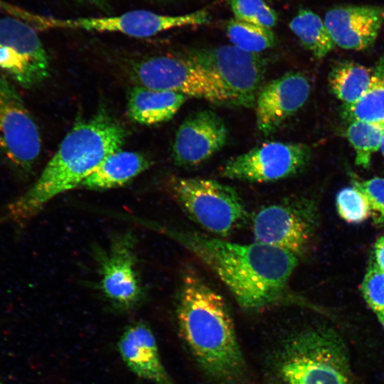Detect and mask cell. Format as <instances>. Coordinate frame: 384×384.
Returning <instances> with one entry per match:
<instances>
[{"label": "cell", "instance_id": "5bb4252c", "mask_svg": "<svg viewBox=\"0 0 384 384\" xmlns=\"http://www.w3.org/2000/svg\"><path fill=\"white\" fill-rule=\"evenodd\" d=\"M228 129L223 119L210 110L193 112L178 127L173 146L178 166L201 164L225 144Z\"/></svg>", "mask_w": 384, "mask_h": 384}, {"label": "cell", "instance_id": "e0dca14e", "mask_svg": "<svg viewBox=\"0 0 384 384\" xmlns=\"http://www.w3.org/2000/svg\"><path fill=\"white\" fill-rule=\"evenodd\" d=\"M117 346L123 361L138 377L155 384H174L162 363L154 335L146 324L129 326Z\"/></svg>", "mask_w": 384, "mask_h": 384}, {"label": "cell", "instance_id": "603a6c76", "mask_svg": "<svg viewBox=\"0 0 384 384\" xmlns=\"http://www.w3.org/2000/svg\"><path fill=\"white\" fill-rule=\"evenodd\" d=\"M226 33L233 45L250 53H258L277 44V37L270 28L237 18L226 23Z\"/></svg>", "mask_w": 384, "mask_h": 384}, {"label": "cell", "instance_id": "30bf717a", "mask_svg": "<svg viewBox=\"0 0 384 384\" xmlns=\"http://www.w3.org/2000/svg\"><path fill=\"white\" fill-rule=\"evenodd\" d=\"M0 70L27 90L48 78V56L33 26L14 17L0 18Z\"/></svg>", "mask_w": 384, "mask_h": 384}, {"label": "cell", "instance_id": "ac0fdd59", "mask_svg": "<svg viewBox=\"0 0 384 384\" xmlns=\"http://www.w3.org/2000/svg\"><path fill=\"white\" fill-rule=\"evenodd\" d=\"M187 98L178 92L137 85L129 92L127 113L133 121L139 124H160L170 120Z\"/></svg>", "mask_w": 384, "mask_h": 384}, {"label": "cell", "instance_id": "83f0119b", "mask_svg": "<svg viewBox=\"0 0 384 384\" xmlns=\"http://www.w3.org/2000/svg\"><path fill=\"white\" fill-rule=\"evenodd\" d=\"M353 186L367 197L375 223H384V178L353 181Z\"/></svg>", "mask_w": 384, "mask_h": 384}, {"label": "cell", "instance_id": "52a82bcc", "mask_svg": "<svg viewBox=\"0 0 384 384\" xmlns=\"http://www.w3.org/2000/svg\"><path fill=\"white\" fill-rule=\"evenodd\" d=\"M317 222L315 202L304 197H289L261 208L252 218V231L256 242L300 259L311 244Z\"/></svg>", "mask_w": 384, "mask_h": 384}, {"label": "cell", "instance_id": "4dcf8cb0", "mask_svg": "<svg viewBox=\"0 0 384 384\" xmlns=\"http://www.w3.org/2000/svg\"><path fill=\"white\" fill-rule=\"evenodd\" d=\"M380 149L381 150L382 154L384 157V124L383 126V132H382V137H381V142L380 145Z\"/></svg>", "mask_w": 384, "mask_h": 384}, {"label": "cell", "instance_id": "44dd1931", "mask_svg": "<svg viewBox=\"0 0 384 384\" xmlns=\"http://www.w3.org/2000/svg\"><path fill=\"white\" fill-rule=\"evenodd\" d=\"M289 26L302 44L317 58H324L336 46L324 20L310 10H299Z\"/></svg>", "mask_w": 384, "mask_h": 384}, {"label": "cell", "instance_id": "9c48e42d", "mask_svg": "<svg viewBox=\"0 0 384 384\" xmlns=\"http://www.w3.org/2000/svg\"><path fill=\"white\" fill-rule=\"evenodd\" d=\"M185 52L220 79L231 96L233 105L244 107L255 105L267 66L262 56L244 51L233 45Z\"/></svg>", "mask_w": 384, "mask_h": 384}, {"label": "cell", "instance_id": "f546056e", "mask_svg": "<svg viewBox=\"0 0 384 384\" xmlns=\"http://www.w3.org/2000/svg\"><path fill=\"white\" fill-rule=\"evenodd\" d=\"M80 3H86L94 6L102 11H107L110 9L109 0H74Z\"/></svg>", "mask_w": 384, "mask_h": 384}, {"label": "cell", "instance_id": "277c9868", "mask_svg": "<svg viewBox=\"0 0 384 384\" xmlns=\"http://www.w3.org/2000/svg\"><path fill=\"white\" fill-rule=\"evenodd\" d=\"M267 371L273 384H356L346 344L326 326L286 336L270 354Z\"/></svg>", "mask_w": 384, "mask_h": 384}, {"label": "cell", "instance_id": "7402d4cb", "mask_svg": "<svg viewBox=\"0 0 384 384\" xmlns=\"http://www.w3.org/2000/svg\"><path fill=\"white\" fill-rule=\"evenodd\" d=\"M351 121L384 124V70L374 72L368 88L354 103L344 106Z\"/></svg>", "mask_w": 384, "mask_h": 384}, {"label": "cell", "instance_id": "7a4b0ae2", "mask_svg": "<svg viewBox=\"0 0 384 384\" xmlns=\"http://www.w3.org/2000/svg\"><path fill=\"white\" fill-rule=\"evenodd\" d=\"M178 331L213 384H247L249 373L224 298L196 272L183 277L176 309Z\"/></svg>", "mask_w": 384, "mask_h": 384}, {"label": "cell", "instance_id": "1f68e13d", "mask_svg": "<svg viewBox=\"0 0 384 384\" xmlns=\"http://www.w3.org/2000/svg\"><path fill=\"white\" fill-rule=\"evenodd\" d=\"M155 1H174V0H155Z\"/></svg>", "mask_w": 384, "mask_h": 384}, {"label": "cell", "instance_id": "2e32d148", "mask_svg": "<svg viewBox=\"0 0 384 384\" xmlns=\"http://www.w3.org/2000/svg\"><path fill=\"white\" fill-rule=\"evenodd\" d=\"M324 21L336 46L361 50L370 47L377 38L384 9L369 5L341 6L327 11Z\"/></svg>", "mask_w": 384, "mask_h": 384}, {"label": "cell", "instance_id": "d6a6232c", "mask_svg": "<svg viewBox=\"0 0 384 384\" xmlns=\"http://www.w3.org/2000/svg\"><path fill=\"white\" fill-rule=\"evenodd\" d=\"M0 384H1V382H0Z\"/></svg>", "mask_w": 384, "mask_h": 384}, {"label": "cell", "instance_id": "5b68a950", "mask_svg": "<svg viewBox=\"0 0 384 384\" xmlns=\"http://www.w3.org/2000/svg\"><path fill=\"white\" fill-rule=\"evenodd\" d=\"M170 192L190 219L216 237L230 235L249 218L236 190L215 180L174 178Z\"/></svg>", "mask_w": 384, "mask_h": 384}, {"label": "cell", "instance_id": "4fadbf2b", "mask_svg": "<svg viewBox=\"0 0 384 384\" xmlns=\"http://www.w3.org/2000/svg\"><path fill=\"white\" fill-rule=\"evenodd\" d=\"M134 245L133 237L127 234L99 254L100 289L110 302L121 310L134 308L143 295Z\"/></svg>", "mask_w": 384, "mask_h": 384}, {"label": "cell", "instance_id": "9a60e30c", "mask_svg": "<svg viewBox=\"0 0 384 384\" xmlns=\"http://www.w3.org/2000/svg\"><path fill=\"white\" fill-rule=\"evenodd\" d=\"M310 84L299 72H289L265 85L255 102L257 127L265 135L274 132L306 102Z\"/></svg>", "mask_w": 384, "mask_h": 384}, {"label": "cell", "instance_id": "ffe728a7", "mask_svg": "<svg viewBox=\"0 0 384 384\" xmlns=\"http://www.w3.org/2000/svg\"><path fill=\"white\" fill-rule=\"evenodd\" d=\"M374 71L353 62L335 66L329 77L330 87L344 106L356 102L368 88Z\"/></svg>", "mask_w": 384, "mask_h": 384}, {"label": "cell", "instance_id": "cb8c5ba5", "mask_svg": "<svg viewBox=\"0 0 384 384\" xmlns=\"http://www.w3.org/2000/svg\"><path fill=\"white\" fill-rule=\"evenodd\" d=\"M383 126L363 121H351L346 137L356 151V164L368 168L370 159L380 149Z\"/></svg>", "mask_w": 384, "mask_h": 384}, {"label": "cell", "instance_id": "d4e9b609", "mask_svg": "<svg viewBox=\"0 0 384 384\" xmlns=\"http://www.w3.org/2000/svg\"><path fill=\"white\" fill-rule=\"evenodd\" d=\"M336 206L339 216L351 224L361 223L372 214L367 197L355 186L341 189L336 195Z\"/></svg>", "mask_w": 384, "mask_h": 384}, {"label": "cell", "instance_id": "3957f363", "mask_svg": "<svg viewBox=\"0 0 384 384\" xmlns=\"http://www.w3.org/2000/svg\"><path fill=\"white\" fill-rule=\"evenodd\" d=\"M127 132L105 112L77 122L38 178L4 208L0 220L23 225L52 198L81 185L108 156L121 150Z\"/></svg>", "mask_w": 384, "mask_h": 384}, {"label": "cell", "instance_id": "6da1fadb", "mask_svg": "<svg viewBox=\"0 0 384 384\" xmlns=\"http://www.w3.org/2000/svg\"><path fill=\"white\" fill-rule=\"evenodd\" d=\"M155 226L211 270L243 310L258 312L283 304L315 308L289 289V279L299 263L292 253L257 242L235 243L205 233Z\"/></svg>", "mask_w": 384, "mask_h": 384}, {"label": "cell", "instance_id": "ba28073f", "mask_svg": "<svg viewBox=\"0 0 384 384\" xmlns=\"http://www.w3.org/2000/svg\"><path fill=\"white\" fill-rule=\"evenodd\" d=\"M41 151L38 125L14 85L0 73V156L16 172L27 175Z\"/></svg>", "mask_w": 384, "mask_h": 384}, {"label": "cell", "instance_id": "8fae6325", "mask_svg": "<svg viewBox=\"0 0 384 384\" xmlns=\"http://www.w3.org/2000/svg\"><path fill=\"white\" fill-rule=\"evenodd\" d=\"M310 158L311 149L306 144L267 142L227 161L220 174L248 182L275 181L300 173Z\"/></svg>", "mask_w": 384, "mask_h": 384}, {"label": "cell", "instance_id": "4316f807", "mask_svg": "<svg viewBox=\"0 0 384 384\" xmlns=\"http://www.w3.org/2000/svg\"><path fill=\"white\" fill-rule=\"evenodd\" d=\"M362 295L384 328V273L373 260L368 265L361 284Z\"/></svg>", "mask_w": 384, "mask_h": 384}, {"label": "cell", "instance_id": "8992f818", "mask_svg": "<svg viewBox=\"0 0 384 384\" xmlns=\"http://www.w3.org/2000/svg\"><path fill=\"white\" fill-rule=\"evenodd\" d=\"M133 77L139 85L204 99L218 105H233L220 79L190 58L179 55H157L137 63Z\"/></svg>", "mask_w": 384, "mask_h": 384}, {"label": "cell", "instance_id": "d6986e66", "mask_svg": "<svg viewBox=\"0 0 384 384\" xmlns=\"http://www.w3.org/2000/svg\"><path fill=\"white\" fill-rule=\"evenodd\" d=\"M150 161L143 154L119 150L108 156L81 186L102 191L124 186L146 169Z\"/></svg>", "mask_w": 384, "mask_h": 384}, {"label": "cell", "instance_id": "484cf974", "mask_svg": "<svg viewBox=\"0 0 384 384\" xmlns=\"http://www.w3.org/2000/svg\"><path fill=\"white\" fill-rule=\"evenodd\" d=\"M230 3L237 19L270 28L277 23V13L263 0H230Z\"/></svg>", "mask_w": 384, "mask_h": 384}, {"label": "cell", "instance_id": "f1b7e54d", "mask_svg": "<svg viewBox=\"0 0 384 384\" xmlns=\"http://www.w3.org/2000/svg\"><path fill=\"white\" fill-rule=\"evenodd\" d=\"M373 257L376 266L384 273V236L378 238L375 242Z\"/></svg>", "mask_w": 384, "mask_h": 384}, {"label": "cell", "instance_id": "7c38bea8", "mask_svg": "<svg viewBox=\"0 0 384 384\" xmlns=\"http://www.w3.org/2000/svg\"><path fill=\"white\" fill-rule=\"evenodd\" d=\"M208 16L206 9L179 16L162 15L145 10H134L120 15L103 17L60 19L44 16L42 28L119 32L132 37L146 38L171 28L206 23L209 20Z\"/></svg>", "mask_w": 384, "mask_h": 384}]
</instances>
